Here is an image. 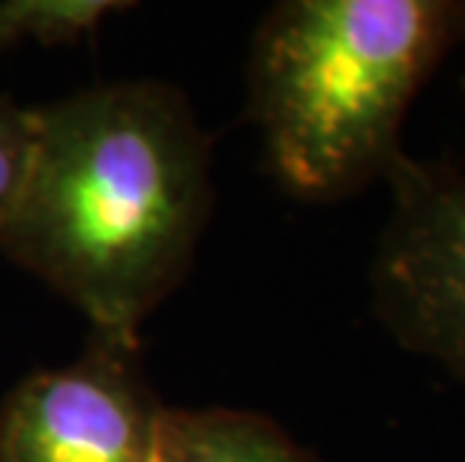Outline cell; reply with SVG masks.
Segmentation results:
<instances>
[{
    "label": "cell",
    "mask_w": 465,
    "mask_h": 462,
    "mask_svg": "<svg viewBox=\"0 0 465 462\" xmlns=\"http://www.w3.org/2000/svg\"><path fill=\"white\" fill-rule=\"evenodd\" d=\"M34 114L31 172L0 250L96 333L142 339L211 220V135L177 87L151 78L87 87Z\"/></svg>",
    "instance_id": "cell-1"
},
{
    "label": "cell",
    "mask_w": 465,
    "mask_h": 462,
    "mask_svg": "<svg viewBox=\"0 0 465 462\" xmlns=\"http://www.w3.org/2000/svg\"><path fill=\"white\" fill-rule=\"evenodd\" d=\"M465 43V0H282L246 64V117L264 165L303 202L384 181L423 84Z\"/></svg>",
    "instance_id": "cell-2"
},
{
    "label": "cell",
    "mask_w": 465,
    "mask_h": 462,
    "mask_svg": "<svg viewBox=\"0 0 465 462\" xmlns=\"http://www.w3.org/2000/svg\"><path fill=\"white\" fill-rule=\"evenodd\" d=\"M370 268L372 312L405 351L465 385V172L402 153Z\"/></svg>",
    "instance_id": "cell-3"
},
{
    "label": "cell",
    "mask_w": 465,
    "mask_h": 462,
    "mask_svg": "<svg viewBox=\"0 0 465 462\" xmlns=\"http://www.w3.org/2000/svg\"><path fill=\"white\" fill-rule=\"evenodd\" d=\"M168 406L142 339L91 330L82 358L36 369L0 406V462H160Z\"/></svg>",
    "instance_id": "cell-4"
},
{
    "label": "cell",
    "mask_w": 465,
    "mask_h": 462,
    "mask_svg": "<svg viewBox=\"0 0 465 462\" xmlns=\"http://www.w3.org/2000/svg\"><path fill=\"white\" fill-rule=\"evenodd\" d=\"M160 462H322L273 418L243 408H168Z\"/></svg>",
    "instance_id": "cell-5"
},
{
    "label": "cell",
    "mask_w": 465,
    "mask_h": 462,
    "mask_svg": "<svg viewBox=\"0 0 465 462\" xmlns=\"http://www.w3.org/2000/svg\"><path fill=\"white\" fill-rule=\"evenodd\" d=\"M133 9L117 0H0V48L75 45L94 36L108 15Z\"/></svg>",
    "instance_id": "cell-6"
},
{
    "label": "cell",
    "mask_w": 465,
    "mask_h": 462,
    "mask_svg": "<svg viewBox=\"0 0 465 462\" xmlns=\"http://www.w3.org/2000/svg\"><path fill=\"white\" fill-rule=\"evenodd\" d=\"M36 144V114L0 93V225L25 190Z\"/></svg>",
    "instance_id": "cell-7"
},
{
    "label": "cell",
    "mask_w": 465,
    "mask_h": 462,
    "mask_svg": "<svg viewBox=\"0 0 465 462\" xmlns=\"http://www.w3.org/2000/svg\"><path fill=\"white\" fill-rule=\"evenodd\" d=\"M462 84H465V82H462Z\"/></svg>",
    "instance_id": "cell-8"
}]
</instances>
